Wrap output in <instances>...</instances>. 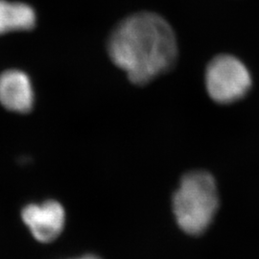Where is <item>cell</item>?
Instances as JSON below:
<instances>
[{
  "instance_id": "1",
  "label": "cell",
  "mask_w": 259,
  "mask_h": 259,
  "mask_svg": "<svg viewBox=\"0 0 259 259\" xmlns=\"http://www.w3.org/2000/svg\"><path fill=\"white\" fill-rule=\"evenodd\" d=\"M108 53L111 62L126 73L132 83L142 85L175 65L176 35L163 17L140 11L121 19L112 29Z\"/></svg>"
},
{
  "instance_id": "2",
  "label": "cell",
  "mask_w": 259,
  "mask_h": 259,
  "mask_svg": "<svg viewBox=\"0 0 259 259\" xmlns=\"http://www.w3.org/2000/svg\"><path fill=\"white\" fill-rule=\"evenodd\" d=\"M219 204L216 181L204 170L185 174L172 197V208L179 227L183 232L194 236L207 231Z\"/></svg>"
},
{
  "instance_id": "3",
  "label": "cell",
  "mask_w": 259,
  "mask_h": 259,
  "mask_svg": "<svg viewBox=\"0 0 259 259\" xmlns=\"http://www.w3.org/2000/svg\"><path fill=\"white\" fill-rule=\"evenodd\" d=\"M206 92L214 102L228 105L244 98L251 88V76L247 66L236 57L216 56L205 69Z\"/></svg>"
},
{
  "instance_id": "4",
  "label": "cell",
  "mask_w": 259,
  "mask_h": 259,
  "mask_svg": "<svg viewBox=\"0 0 259 259\" xmlns=\"http://www.w3.org/2000/svg\"><path fill=\"white\" fill-rule=\"evenodd\" d=\"M21 216L35 239L41 243L56 240L65 227V209L56 201L28 204Z\"/></svg>"
},
{
  "instance_id": "5",
  "label": "cell",
  "mask_w": 259,
  "mask_h": 259,
  "mask_svg": "<svg viewBox=\"0 0 259 259\" xmlns=\"http://www.w3.org/2000/svg\"><path fill=\"white\" fill-rule=\"evenodd\" d=\"M0 103L9 111L27 112L34 104V92L27 74L7 70L0 75Z\"/></svg>"
},
{
  "instance_id": "6",
  "label": "cell",
  "mask_w": 259,
  "mask_h": 259,
  "mask_svg": "<svg viewBox=\"0 0 259 259\" xmlns=\"http://www.w3.org/2000/svg\"><path fill=\"white\" fill-rule=\"evenodd\" d=\"M36 24V14L27 4L0 0V35L30 30Z\"/></svg>"
},
{
  "instance_id": "7",
  "label": "cell",
  "mask_w": 259,
  "mask_h": 259,
  "mask_svg": "<svg viewBox=\"0 0 259 259\" xmlns=\"http://www.w3.org/2000/svg\"><path fill=\"white\" fill-rule=\"evenodd\" d=\"M74 259H101L100 257H98V256H96V255H93V254H90V255H84V256H82V257H79V258H74Z\"/></svg>"
}]
</instances>
